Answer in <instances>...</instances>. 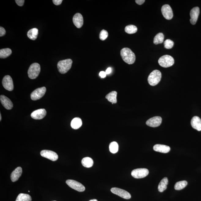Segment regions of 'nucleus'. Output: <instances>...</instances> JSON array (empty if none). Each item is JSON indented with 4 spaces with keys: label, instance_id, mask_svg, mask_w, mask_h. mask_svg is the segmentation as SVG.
I'll return each mask as SVG.
<instances>
[{
    "label": "nucleus",
    "instance_id": "obj_11",
    "mask_svg": "<svg viewBox=\"0 0 201 201\" xmlns=\"http://www.w3.org/2000/svg\"><path fill=\"white\" fill-rule=\"evenodd\" d=\"M2 85L5 89L9 91L13 90V79L9 75H6L4 77L2 80Z\"/></svg>",
    "mask_w": 201,
    "mask_h": 201
},
{
    "label": "nucleus",
    "instance_id": "obj_8",
    "mask_svg": "<svg viewBox=\"0 0 201 201\" xmlns=\"http://www.w3.org/2000/svg\"><path fill=\"white\" fill-rule=\"evenodd\" d=\"M46 91V88L45 87L36 89L31 94V99L34 101L38 100L44 95Z\"/></svg>",
    "mask_w": 201,
    "mask_h": 201
},
{
    "label": "nucleus",
    "instance_id": "obj_27",
    "mask_svg": "<svg viewBox=\"0 0 201 201\" xmlns=\"http://www.w3.org/2000/svg\"><path fill=\"white\" fill-rule=\"evenodd\" d=\"M32 197L28 194L20 193L18 195L16 201H32Z\"/></svg>",
    "mask_w": 201,
    "mask_h": 201
},
{
    "label": "nucleus",
    "instance_id": "obj_3",
    "mask_svg": "<svg viewBox=\"0 0 201 201\" xmlns=\"http://www.w3.org/2000/svg\"><path fill=\"white\" fill-rule=\"evenodd\" d=\"M162 74L159 70H155L153 71L148 77V83L151 86H154L157 85L161 80Z\"/></svg>",
    "mask_w": 201,
    "mask_h": 201
},
{
    "label": "nucleus",
    "instance_id": "obj_18",
    "mask_svg": "<svg viewBox=\"0 0 201 201\" xmlns=\"http://www.w3.org/2000/svg\"><path fill=\"white\" fill-rule=\"evenodd\" d=\"M191 125L193 128L197 131H201V120L198 116H194L191 122Z\"/></svg>",
    "mask_w": 201,
    "mask_h": 201
},
{
    "label": "nucleus",
    "instance_id": "obj_16",
    "mask_svg": "<svg viewBox=\"0 0 201 201\" xmlns=\"http://www.w3.org/2000/svg\"><path fill=\"white\" fill-rule=\"evenodd\" d=\"M73 22L77 28H81L84 24L83 17L82 15L80 13H76L73 17Z\"/></svg>",
    "mask_w": 201,
    "mask_h": 201
},
{
    "label": "nucleus",
    "instance_id": "obj_24",
    "mask_svg": "<svg viewBox=\"0 0 201 201\" xmlns=\"http://www.w3.org/2000/svg\"><path fill=\"white\" fill-rule=\"evenodd\" d=\"M38 32V29L37 28H32L27 32V36L29 39L32 40H35L37 38Z\"/></svg>",
    "mask_w": 201,
    "mask_h": 201
},
{
    "label": "nucleus",
    "instance_id": "obj_6",
    "mask_svg": "<svg viewBox=\"0 0 201 201\" xmlns=\"http://www.w3.org/2000/svg\"><path fill=\"white\" fill-rule=\"evenodd\" d=\"M149 173L148 170L146 168H138L132 171L131 175L134 178L139 179L145 177Z\"/></svg>",
    "mask_w": 201,
    "mask_h": 201
},
{
    "label": "nucleus",
    "instance_id": "obj_32",
    "mask_svg": "<svg viewBox=\"0 0 201 201\" xmlns=\"http://www.w3.org/2000/svg\"><path fill=\"white\" fill-rule=\"evenodd\" d=\"M164 47L166 49H171L173 47L174 43L169 39H166L164 42Z\"/></svg>",
    "mask_w": 201,
    "mask_h": 201
},
{
    "label": "nucleus",
    "instance_id": "obj_7",
    "mask_svg": "<svg viewBox=\"0 0 201 201\" xmlns=\"http://www.w3.org/2000/svg\"><path fill=\"white\" fill-rule=\"evenodd\" d=\"M66 183L70 188L79 192H83L85 189V187L79 182L72 180H67Z\"/></svg>",
    "mask_w": 201,
    "mask_h": 201
},
{
    "label": "nucleus",
    "instance_id": "obj_30",
    "mask_svg": "<svg viewBox=\"0 0 201 201\" xmlns=\"http://www.w3.org/2000/svg\"><path fill=\"white\" fill-rule=\"evenodd\" d=\"M137 27L134 25H128L125 28V32L128 34L135 33L136 32H137Z\"/></svg>",
    "mask_w": 201,
    "mask_h": 201
},
{
    "label": "nucleus",
    "instance_id": "obj_22",
    "mask_svg": "<svg viewBox=\"0 0 201 201\" xmlns=\"http://www.w3.org/2000/svg\"><path fill=\"white\" fill-rule=\"evenodd\" d=\"M82 120L79 117L74 118L71 122V126L74 129H78L82 126Z\"/></svg>",
    "mask_w": 201,
    "mask_h": 201
},
{
    "label": "nucleus",
    "instance_id": "obj_35",
    "mask_svg": "<svg viewBox=\"0 0 201 201\" xmlns=\"http://www.w3.org/2000/svg\"><path fill=\"white\" fill-rule=\"evenodd\" d=\"M15 1L18 6H23L25 1L24 0H16Z\"/></svg>",
    "mask_w": 201,
    "mask_h": 201
},
{
    "label": "nucleus",
    "instance_id": "obj_21",
    "mask_svg": "<svg viewBox=\"0 0 201 201\" xmlns=\"http://www.w3.org/2000/svg\"><path fill=\"white\" fill-rule=\"evenodd\" d=\"M168 183L167 178H163L159 183L158 186V190L159 192H162L167 188V185Z\"/></svg>",
    "mask_w": 201,
    "mask_h": 201
},
{
    "label": "nucleus",
    "instance_id": "obj_36",
    "mask_svg": "<svg viewBox=\"0 0 201 201\" xmlns=\"http://www.w3.org/2000/svg\"><path fill=\"white\" fill-rule=\"evenodd\" d=\"M62 0H53V2L56 6H59L62 2Z\"/></svg>",
    "mask_w": 201,
    "mask_h": 201
},
{
    "label": "nucleus",
    "instance_id": "obj_33",
    "mask_svg": "<svg viewBox=\"0 0 201 201\" xmlns=\"http://www.w3.org/2000/svg\"><path fill=\"white\" fill-rule=\"evenodd\" d=\"M108 36V32L107 31L103 30L101 31L99 34V39L101 40L104 41L107 39Z\"/></svg>",
    "mask_w": 201,
    "mask_h": 201
},
{
    "label": "nucleus",
    "instance_id": "obj_10",
    "mask_svg": "<svg viewBox=\"0 0 201 201\" xmlns=\"http://www.w3.org/2000/svg\"><path fill=\"white\" fill-rule=\"evenodd\" d=\"M162 15L166 19L171 20L173 17L172 9L171 6L168 5H165L161 8Z\"/></svg>",
    "mask_w": 201,
    "mask_h": 201
},
{
    "label": "nucleus",
    "instance_id": "obj_2",
    "mask_svg": "<svg viewBox=\"0 0 201 201\" xmlns=\"http://www.w3.org/2000/svg\"><path fill=\"white\" fill-rule=\"evenodd\" d=\"M73 61L71 59H67L60 61L58 64V69L60 73L65 74L71 68Z\"/></svg>",
    "mask_w": 201,
    "mask_h": 201
},
{
    "label": "nucleus",
    "instance_id": "obj_12",
    "mask_svg": "<svg viewBox=\"0 0 201 201\" xmlns=\"http://www.w3.org/2000/svg\"><path fill=\"white\" fill-rule=\"evenodd\" d=\"M41 156L44 158H46L50 160L56 161L58 158V156L56 152L53 151L44 150L41 151L40 152Z\"/></svg>",
    "mask_w": 201,
    "mask_h": 201
},
{
    "label": "nucleus",
    "instance_id": "obj_31",
    "mask_svg": "<svg viewBox=\"0 0 201 201\" xmlns=\"http://www.w3.org/2000/svg\"><path fill=\"white\" fill-rule=\"evenodd\" d=\"M109 150L112 153H116L118 150V145L117 143L116 142L111 143L109 145Z\"/></svg>",
    "mask_w": 201,
    "mask_h": 201
},
{
    "label": "nucleus",
    "instance_id": "obj_29",
    "mask_svg": "<svg viewBox=\"0 0 201 201\" xmlns=\"http://www.w3.org/2000/svg\"><path fill=\"white\" fill-rule=\"evenodd\" d=\"M188 184V183L186 181H178L175 185V189L177 190H180L184 188Z\"/></svg>",
    "mask_w": 201,
    "mask_h": 201
},
{
    "label": "nucleus",
    "instance_id": "obj_26",
    "mask_svg": "<svg viewBox=\"0 0 201 201\" xmlns=\"http://www.w3.org/2000/svg\"><path fill=\"white\" fill-rule=\"evenodd\" d=\"M12 50L9 48L1 49L0 50V58L1 59H5L11 55Z\"/></svg>",
    "mask_w": 201,
    "mask_h": 201
},
{
    "label": "nucleus",
    "instance_id": "obj_9",
    "mask_svg": "<svg viewBox=\"0 0 201 201\" xmlns=\"http://www.w3.org/2000/svg\"><path fill=\"white\" fill-rule=\"evenodd\" d=\"M112 193L117 195L123 199H128L131 198V195L128 192L122 189L113 187L111 189Z\"/></svg>",
    "mask_w": 201,
    "mask_h": 201
},
{
    "label": "nucleus",
    "instance_id": "obj_4",
    "mask_svg": "<svg viewBox=\"0 0 201 201\" xmlns=\"http://www.w3.org/2000/svg\"><path fill=\"white\" fill-rule=\"evenodd\" d=\"M158 63L161 66L167 68L172 66L174 64V60L171 56L166 55L159 58Z\"/></svg>",
    "mask_w": 201,
    "mask_h": 201
},
{
    "label": "nucleus",
    "instance_id": "obj_34",
    "mask_svg": "<svg viewBox=\"0 0 201 201\" xmlns=\"http://www.w3.org/2000/svg\"><path fill=\"white\" fill-rule=\"evenodd\" d=\"M6 34V31L2 27H0V36L2 37Z\"/></svg>",
    "mask_w": 201,
    "mask_h": 201
},
{
    "label": "nucleus",
    "instance_id": "obj_39",
    "mask_svg": "<svg viewBox=\"0 0 201 201\" xmlns=\"http://www.w3.org/2000/svg\"><path fill=\"white\" fill-rule=\"evenodd\" d=\"M111 68H109L107 69L106 71V75L109 74L111 73Z\"/></svg>",
    "mask_w": 201,
    "mask_h": 201
},
{
    "label": "nucleus",
    "instance_id": "obj_23",
    "mask_svg": "<svg viewBox=\"0 0 201 201\" xmlns=\"http://www.w3.org/2000/svg\"><path fill=\"white\" fill-rule=\"evenodd\" d=\"M117 92L115 91H113L107 94L106 96V98L109 102H111L112 104H115L117 102Z\"/></svg>",
    "mask_w": 201,
    "mask_h": 201
},
{
    "label": "nucleus",
    "instance_id": "obj_40",
    "mask_svg": "<svg viewBox=\"0 0 201 201\" xmlns=\"http://www.w3.org/2000/svg\"><path fill=\"white\" fill-rule=\"evenodd\" d=\"M89 201H98V200H96V199H92V200H91Z\"/></svg>",
    "mask_w": 201,
    "mask_h": 201
},
{
    "label": "nucleus",
    "instance_id": "obj_38",
    "mask_svg": "<svg viewBox=\"0 0 201 201\" xmlns=\"http://www.w3.org/2000/svg\"><path fill=\"white\" fill-rule=\"evenodd\" d=\"M136 3L139 5H141L145 2V0H136L135 1Z\"/></svg>",
    "mask_w": 201,
    "mask_h": 201
},
{
    "label": "nucleus",
    "instance_id": "obj_19",
    "mask_svg": "<svg viewBox=\"0 0 201 201\" xmlns=\"http://www.w3.org/2000/svg\"><path fill=\"white\" fill-rule=\"evenodd\" d=\"M154 150L156 152L167 153L170 151V147L169 146L161 145V144H156L154 145L153 147Z\"/></svg>",
    "mask_w": 201,
    "mask_h": 201
},
{
    "label": "nucleus",
    "instance_id": "obj_37",
    "mask_svg": "<svg viewBox=\"0 0 201 201\" xmlns=\"http://www.w3.org/2000/svg\"><path fill=\"white\" fill-rule=\"evenodd\" d=\"M106 72L104 71H101L99 73V76H100L101 78H105L106 76Z\"/></svg>",
    "mask_w": 201,
    "mask_h": 201
},
{
    "label": "nucleus",
    "instance_id": "obj_25",
    "mask_svg": "<svg viewBox=\"0 0 201 201\" xmlns=\"http://www.w3.org/2000/svg\"><path fill=\"white\" fill-rule=\"evenodd\" d=\"M82 164L84 167L90 168L93 165L94 162L91 158L87 157L84 158L82 160Z\"/></svg>",
    "mask_w": 201,
    "mask_h": 201
},
{
    "label": "nucleus",
    "instance_id": "obj_15",
    "mask_svg": "<svg viewBox=\"0 0 201 201\" xmlns=\"http://www.w3.org/2000/svg\"><path fill=\"white\" fill-rule=\"evenodd\" d=\"M47 112L45 109H39L34 111L31 114V116L34 119L40 120L44 118Z\"/></svg>",
    "mask_w": 201,
    "mask_h": 201
},
{
    "label": "nucleus",
    "instance_id": "obj_14",
    "mask_svg": "<svg viewBox=\"0 0 201 201\" xmlns=\"http://www.w3.org/2000/svg\"><path fill=\"white\" fill-rule=\"evenodd\" d=\"M200 13V9L198 7H195L191 10L190 22L192 25H195L198 20Z\"/></svg>",
    "mask_w": 201,
    "mask_h": 201
},
{
    "label": "nucleus",
    "instance_id": "obj_41",
    "mask_svg": "<svg viewBox=\"0 0 201 201\" xmlns=\"http://www.w3.org/2000/svg\"><path fill=\"white\" fill-rule=\"evenodd\" d=\"M2 120V117H1V114H0V121H1Z\"/></svg>",
    "mask_w": 201,
    "mask_h": 201
},
{
    "label": "nucleus",
    "instance_id": "obj_13",
    "mask_svg": "<svg viewBox=\"0 0 201 201\" xmlns=\"http://www.w3.org/2000/svg\"><path fill=\"white\" fill-rule=\"evenodd\" d=\"M162 118L160 117L156 116L151 118L146 122V124L147 126L152 128L158 127L162 123Z\"/></svg>",
    "mask_w": 201,
    "mask_h": 201
},
{
    "label": "nucleus",
    "instance_id": "obj_17",
    "mask_svg": "<svg viewBox=\"0 0 201 201\" xmlns=\"http://www.w3.org/2000/svg\"><path fill=\"white\" fill-rule=\"evenodd\" d=\"M0 100L2 104L7 110H11L13 108V104L10 99L6 96L1 95Z\"/></svg>",
    "mask_w": 201,
    "mask_h": 201
},
{
    "label": "nucleus",
    "instance_id": "obj_28",
    "mask_svg": "<svg viewBox=\"0 0 201 201\" xmlns=\"http://www.w3.org/2000/svg\"><path fill=\"white\" fill-rule=\"evenodd\" d=\"M164 35L162 33H159L154 37V44H158L162 43L164 42Z\"/></svg>",
    "mask_w": 201,
    "mask_h": 201
},
{
    "label": "nucleus",
    "instance_id": "obj_20",
    "mask_svg": "<svg viewBox=\"0 0 201 201\" xmlns=\"http://www.w3.org/2000/svg\"><path fill=\"white\" fill-rule=\"evenodd\" d=\"M22 168L18 167L15 169L11 173V178L12 181L14 182L17 181L21 176L22 173Z\"/></svg>",
    "mask_w": 201,
    "mask_h": 201
},
{
    "label": "nucleus",
    "instance_id": "obj_1",
    "mask_svg": "<svg viewBox=\"0 0 201 201\" xmlns=\"http://www.w3.org/2000/svg\"><path fill=\"white\" fill-rule=\"evenodd\" d=\"M120 54L123 61L129 65L133 64L136 60V56L131 49L128 48H124L121 49Z\"/></svg>",
    "mask_w": 201,
    "mask_h": 201
},
{
    "label": "nucleus",
    "instance_id": "obj_5",
    "mask_svg": "<svg viewBox=\"0 0 201 201\" xmlns=\"http://www.w3.org/2000/svg\"><path fill=\"white\" fill-rule=\"evenodd\" d=\"M40 66L39 63H35L31 65L28 71L29 78L32 80L36 78L40 73Z\"/></svg>",
    "mask_w": 201,
    "mask_h": 201
},
{
    "label": "nucleus",
    "instance_id": "obj_42",
    "mask_svg": "<svg viewBox=\"0 0 201 201\" xmlns=\"http://www.w3.org/2000/svg\"></svg>",
    "mask_w": 201,
    "mask_h": 201
}]
</instances>
